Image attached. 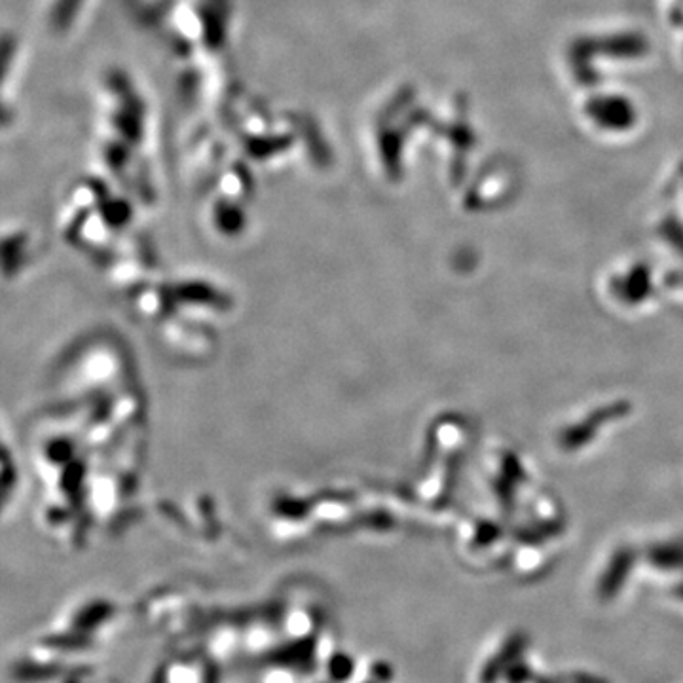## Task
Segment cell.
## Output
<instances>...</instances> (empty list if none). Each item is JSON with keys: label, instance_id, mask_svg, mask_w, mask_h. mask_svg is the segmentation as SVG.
<instances>
[{"label": "cell", "instance_id": "6da1fadb", "mask_svg": "<svg viewBox=\"0 0 683 683\" xmlns=\"http://www.w3.org/2000/svg\"><path fill=\"white\" fill-rule=\"evenodd\" d=\"M524 647V638L522 636H513L507 646L503 647V651H499L498 659H494L488 668H484V676H482V682H496L499 672L503 670V666L507 663H511L518 653L522 651Z\"/></svg>", "mask_w": 683, "mask_h": 683}, {"label": "cell", "instance_id": "7a4b0ae2", "mask_svg": "<svg viewBox=\"0 0 683 683\" xmlns=\"http://www.w3.org/2000/svg\"><path fill=\"white\" fill-rule=\"evenodd\" d=\"M564 683H608L591 674H568L564 676Z\"/></svg>", "mask_w": 683, "mask_h": 683}, {"label": "cell", "instance_id": "3957f363", "mask_svg": "<svg viewBox=\"0 0 683 683\" xmlns=\"http://www.w3.org/2000/svg\"><path fill=\"white\" fill-rule=\"evenodd\" d=\"M676 592H678V594H680V596H682L683 598V585L682 587H678V589H676Z\"/></svg>", "mask_w": 683, "mask_h": 683}]
</instances>
